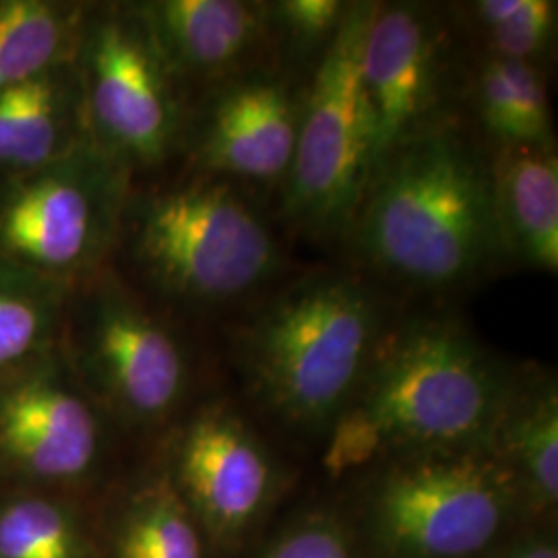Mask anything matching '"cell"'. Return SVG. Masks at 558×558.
<instances>
[{
    "instance_id": "6da1fadb",
    "label": "cell",
    "mask_w": 558,
    "mask_h": 558,
    "mask_svg": "<svg viewBox=\"0 0 558 558\" xmlns=\"http://www.w3.org/2000/svg\"><path fill=\"white\" fill-rule=\"evenodd\" d=\"M515 371L451 315L393 319L325 435L341 478L412 453L488 447Z\"/></svg>"
},
{
    "instance_id": "7a4b0ae2",
    "label": "cell",
    "mask_w": 558,
    "mask_h": 558,
    "mask_svg": "<svg viewBox=\"0 0 558 558\" xmlns=\"http://www.w3.org/2000/svg\"><path fill=\"white\" fill-rule=\"evenodd\" d=\"M343 242L366 271L416 292H456L507 263L488 149L459 124L403 143L375 168Z\"/></svg>"
},
{
    "instance_id": "3957f363",
    "label": "cell",
    "mask_w": 558,
    "mask_h": 558,
    "mask_svg": "<svg viewBox=\"0 0 558 558\" xmlns=\"http://www.w3.org/2000/svg\"><path fill=\"white\" fill-rule=\"evenodd\" d=\"M391 320L379 281L364 274L294 279L242 323L234 338L240 377L283 430L325 439Z\"/></svg>"
},
{
    "instance_id": "277c9868",
    "label": "cell",
    "mask_w": 558,
    "mask_h": 558,
    "mask_svg": "<svg viewBox=\"0 0 558 558\" xmlns=\"http://www.w3.org/2000/svg\"><path fill=\"white\" fill-rule=\"evenodd\" d=\"M117 253L151 294L201 311L253 296L283 263L278 239L239 186L203 174L133 186Z\"/></svg>"
},
{
    "instance_id": "5b68a950",
    "label": "cell",
    "mask_w": 558,
    "mask_h": 558,
    "mask_svg": "<svg viewBox=\"0 0 558 558\" xmlns=\"http://www.w3.org/2000/svg\"><path fill=\"white\" fill-rule=\"evenodd\" d=\"M368 472L364 527L380 558H484L532 515L488 447L412 453Z\"/></svg>"
},
{
    "instance_id": "8992f818",
    "label": "cell",
    "mask_w": 558,
    "mask_h": 558,
    "mask_svg": "<svg viewBox=\"0 0 558 558\" xmlns=\"http://www.w3.org/2000/svg\"><path fill=\"white\" fill-rule=\"evenodd\" d=\"M59 345L87 396L124 428L158 426L189 393L182 336L112 265L71 286Z\"/></svg>"
},
{
    "instance_id": "52a82bcc",
    "label": "cell",
    "mask_w": 558,
    "mask_h": 558,
    "mask_svg": "<svg viewBox=\"0 0 558 558\" xmlns=\"http://www.w3.org/2000/svg\"><path fill=\"white\" fill-rule=\"evenodd\" d=\"M373 2H352L304 87L281 214L308 239L343 240L375 170V129L360 81Z\"/></svg>"
},
{
    "instance_id": "ba28073f",
    "label": "cell",
    "mask_w": 558,
    "mask_h": 558,
    "mask_svg": "<svg viewBox=\"0 0 558 558\" xmlns=\"http://www.w3.org/2000/svg\"><path fill=\"white\" fill-rule=\"evenodd\" d=\"M133 172L94 141L0 177V259L75 286L110 265Z\"/></svg>"
},
{
    "instance_id": "9c48e42d",
    "label": "cell",
    "mask_w": 558,
    "mask_h": 558,
    "mask_svg": "<svg viewBox=\"0 0 558 558\" xmlns=\"http://www.w3.org/2000/svg\"><path fill=\"white\" fill-rule=\"evenodd\" d=\"M87 135L133 174L180 151L186 100L131 2L89 4L75 52Z\"/></svg>"
},
{
    "instance_id": "30bf717a",
    "label": "cell",
    "mask_w": 558,
    "mask_h": 558,
    "mask_svg": "<svg viewBox=\"0 0 558 558\" xmlns=\"http://www.w3.org/2000/svg\"><path fill=\"white\" fill-rule=\"evenodd\" d=\"M360 81L375 129V168L403 143L458 124L463 77L451 23L433 4L373 2Z\"/></svg>"
},
{
    "instance_id": "8fae6325",
    "label": "cell",
    "mask_w": 558,
    "mask_h": 558,
    "mask_svg": "<svg viewBox=\"0 0 558 558\" xmlns=\"http://www.w3.org/2000/svg\"><path fill=\"white\" fill-rule=\"evenodd\" d=\"M302 92L260 62L205 89L186 110L180 151L195 174L239 184H279L294 158Z\"/></svg>"
},
{
    "instance_id": "7c38bea8",
    "label": "cell",
    "mask_w": 558,
    "mask_h": 558,
    "mask_svg": "<svg viewBox=\"0 0 558 558\" xmlns=\"http://www.w3.org/2000/svg\"><path fill=\"white\" fill-rule=\"evenodd\" d=\"M106 422L57 345L0 379V468L40 482L85 478L104 456Z\"/></svg>"
},
{
    "instance_id": "4fadbf2b",
    "label": "cell",
    "mask_w": 558,
    "mask_h": 558,
    "mask_svg": "<svg viewBox=\"0 0 558 558\" xmlns=\"http://www.w3.org/2000/svg\"><path fill=\"white\" fill-rule=\"evenodd\" d=\"M166 476L205 536L234 546L274 497L278 463L236 405L216 399L203 403L177 430Z\"/></svg>"
},
{
    "instance_id": "5bb4252c",
    "label": "cell",
    "mask_w": 558,
    "mask_h": 558,
    "mask_svg": "<svg viewBox=\"0 0 558 558\" xmlns=\"http://www.w3.org/2000/svg\"><path fill=\"white\" fill-rule=\"evenodd\" d=\"M168 71L186 94L257 66L271 48L267 2L145 0L131 2Z\"/></svg>"
},
{
    "instance_id": "9a60e30c",
    "label": "cell",
    "mask_w": 558,
    "mask_h": 558,
    "mask_svg": "<svg viewBox=\"0 0 558 558\" xmlns=\"http://www.w3.org/2000/svg\"><path fill=\"white\" fill-rule=\"evenodd\" d=\"M488 160L507 257L557 276V149L490 147Z\"/></svg>"
},
{
    "instance_id": "2e32d148",
    "label": "cell",
    "mask_w": 558,
    "mask_h": 558,
    "mask_svg": "<svg viewBox=\"0 0 558 558\" xmlns=\"http://www.w3.org/2000/svg\"><path fill=\"white\" fill-rule=\"evenodd\" d=\"M87 137L75 62L0 92V177L40 168Z\"/></svg>"
},
{
    "instance_id": "e0dca14e",
    "label": "cell",
    "mask_w": 558,
    "mask_h": 558,
    "mask_svg": "<svg viewBox=\"0 0 558 558\" xmlns=\"http://www.w3.org/2000/svg\"><path fill=\"white\" fill-rule=\"evenodd\" d=\"M488 449L518 478L532 515L550 518L558 502V387L550 371H515Z\"/></svg>"
},
{
    "instance_id": "ac0fdd59",
    "label": "cell",
    "mask_w": 558,
    "mask_h": 558,
    "mask_svg": "<svg viewBox=\"0 0 558 558\" xmlns=\"http://www.w3.org/2000/svg\"><path fill=\"white\" fill-rule=\"evenodd\" d=\"M470 94L480 129L493 147L557 149L542 64L482 57Z\"/></svg>"
},
{
    "instance_id": "d6986e66",
    "label": "cell",
    "mask_w": 558,
    "mask_h": 558,
    "mask_svg": "<svg viewBox=\"0 0 558 558\" xmlns=\"http://www.w3.org/2000/svg\"><path fill=\"white\" fill-rule=\"evenodd\" d=\"M87 2L0 0V92L73 62Z\"/></svg>"
},
{
    "instance_id": "ffe728a7",
    "label": "cell",
    "mask_w": 558,
    "mask_h": 558,
    "mask_svg": "<svg viewBox=\"0 0 558 558\" xmlns=\"http://www.w3.org/2000/svg\"><path fill=\"white\" fill-rule=\"evenodd\" d=\"M71 286L0 259V379L59 345Z\"/></svg>"
},
{
    "instance_id": "44dd1931",
    "label": "cell",
    "mask_w": 558,
    "mask_h": 558,
    "mask_svg": "<svg viewBox=\"0 0 558 558\" xmlns=\"http://www.w3.org/2000/svg\"><path fill=\"white\" fill-rule=\"evenodd\" d=\"M205 557V532L168 476L143 486L120 521L114 558Z\"/></svg>"
},
{
    "instance_id": "7402d4cb",
    "label": "cell",
    "mask_w": 558,
    "mask_h": 558,
    "mask_svg": "<svg viewBox=\"0 0 558 558\" xmlns=\"http://www.w3.org/2000/svg\"><path fill=\"white\" fill-rule=\"evenodd\" d=\"M463 13L482 44V57L542 64L557 40L555 0H476Z\"/></svg>"
},
{
    "instance_id": "603a6c76",
    "label": "cell",
    "mask_w": 558,
    "mask_h": 558,
    "mask_svg": "<svg viewBox=\"0 0 558 558\" xmlns=\"http://www.w3.org/2000/svg\"><path fill=\"white\" fill-rule=\"evenodd\" d=\"M0 558H89V542L66 505L17 497L0 507Z\"/></svg>"
},
{
    "instance_id": "cb8c5ba5",
    "label": "cell",
    "mask_w": 558,
    "mask_h": 558,
    "mask_svg": "<svg viewBox=\"0 0 558 558\" xmlns=\"http://www.w3.org/2000/svg\"><path fill=\"white\" fill-rule=\"evenodd\" d=\"M352 2L345 0H276L267 2L271 46L286 59L319 62L345 20Z\"/></svg>"
},
{
    "instance_id": "d4e9b609",
    "label": "cell",
    "mask_w": 558,
    "mask_h": 558,
    "mask_svg": "<svg viewBox=\"0 0 558 558\" xmlns=\"http://www.w3.org/2000/svg\"><path fill=\"white\" fill-rule=\"evenodd\" d=\"M259 558H360V548L336 515L313 513L279 532Z\"/></svg>"
},
{
    "instance_id": "484cf974",
    "label": "cell",
    "mask_w": 558,
    "mask_h": 558,
    "mask_svg": "<svg viewBox=\"0 0 558 558\" xmlns=\"http://www.w3.org/2000/svg\"><path fill=\"white\" fill-rule=\"evenodd\" d=\"M484 558H558V544L550 527L519 530Z\"/></svg>"
}]
</instances>
